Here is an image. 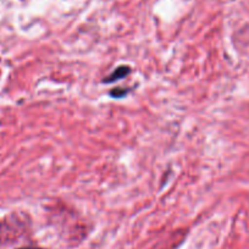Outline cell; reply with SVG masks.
<instances>
[{
    "label": "cell",
    "mask_w": 249,
    "mask_h": 249,
    "mask_svg": "<svg viewBox=\"0 0 249 249\" xmlns=\"http://www.w3.org/2000/svg\"><path fill=\"white\" fill-rule=\"evenodd\" d=\"M117 93H120V97H122V95H124V94H126V93H127V90H124V89H121V90L115 89V90H112L111 94H114V95H112V97H115V95H116Z\"/></svg>",
    "instance_id": "obj_2"
},
{
    "label": "cell",
    "mask_w": 249,
    "mask_h": 249,
    "mask_svg": "<svg viewBox=\"0 0 249 249\" xmlns=\"http://www.w3.org/2000/svg\"><path fill=\"white\" fill-rule=\"evenodd\" d=\"M23 249H39V248H23Z\"/></svg>",
    "instance_id": "obj_3"
},
{
    "label": "cell",
    "mask_w": 249,
    "mask_h": 249,
    "mask_svg": "<svg viewBox=\"0 0 249 249\" xmlns=\"http://www.w3.org/2000/svg\"><path fill=\"white\" fill-rule=\"evenodd\" d=\"M130 71H131L130 68H127V66H121V68L117 69L116 71H114V72L107 78V80H104V82L109 83V82H114V81L121 80V78L126 77V75H127Z\"/></svg>",
    "instance_id": "obj_1"
}]
</instances>
